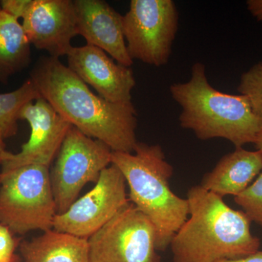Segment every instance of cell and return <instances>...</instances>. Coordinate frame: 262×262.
I'll list each match as a JSON object with an SVG mask.
<instances>
[{"mask_svg": "<svg viewBox=\"0 0 262 262\" xmlns=\"http://www.w3.org/2000/svg\"><path fill=\"white\" fill-rule=\"evenodd\" d=\"M0 165H1V160H0ZM2 173L1 172H0V186H1V183H2Z\"/></svg>", "mask_w": 262, "mask_h": 262, "instance_id": "obj_25", "label": "cell"}, {"mask_svg": "<svg viewBox=\"0 0 262 262\" xmlns=\"http://www.w3.org/2000/svg\"><path fill=\"white\" fill-rule=\"evenodd\" d=\"M88 239L91 262H160L155 226L130 202Z\"/></svg>", "mask_w": 262, "mask_h": 262, "instance_id": "obj_8", "label": "cell"}, {"mask_svg": "<svg viewBox=\"0 0 262 262\" xmlns=\"http://www.w3.org/2000/svg\"><path fill=\"white\" fill-rule=\"evenodd\" d=\"M172 98L182 107L181 126L192 130L201 140L225 139L235 148L254 144L262 120L244 95H231L215 89L207 78L206 67L194 63L189 80L170 85Z\"/></svg>", "mask_w": 262, "mask_h": 262, "instance_id": "obj_3", "label": "cell"}, {"mask_svg": "<svg viewBox=\"0 0 262 262\" xmlns=\"http://www.w3.org/2000/svg\"><path fill=\"white\" fill-rule=\"evenodd\" d=\"M67 56L69 69L100 96L110 102H130L136 85L130 67L115 62L107 53L91 45L72 47Z\"/></svg>", "mask_w": 262, "mask_h": 262, "instance_id": "obj_12", "label": "cell"}, {"mask_svg": "<svg viewBox=\"0 0 262 262\" xmlns=\"http://www.w3.org/2000/svg\"><path fill=\"white\" fill-rule=\"evenodd\" d=\"M254 144L255 146H256V149L262 151V129L261 131H260L259 134H258Z\"/></svg>", "mask_w": 262, "mask_h": 262, "instance_id": "obj_23", "label": "cell"}, {"mask_svg": "<svg viewBox=\"0 0 262 262\" xmlns=\"http://www.w3.org/2000/svg\"><path fill=\"white\" fill-rule=\"evenodd\" d=\"M112 152L101 141L71 127L50 172L57 214L69 209L86 184L97 183L101 172L112 164Z\"/></svg>", "mask_w": 262, "mask_h": 262, "instance_id": "obj_6", "label": "cell"}, {"mask_svg": "<svg viewBox=\"0 0 262 262\" xmlns=\"http://www.w3.org/2000/svg\"><path fill=\"white\" fill-rule=\"evenodd\" d=\"M127 184L120 169L111 164L94 187L63 213L56 214L53 229L89 239L130 203Z\"/></svg>", "mask_w": 262, "mask_h": 262, "instance_id": "obj_9", "label": "cell"}, {"mask_svg": "<svg viewBox=\"0 0 262 262\" xmlns=\"http://www.w3.org/2000/svg\"><path fill=\"white\" fill-rule=\"evenodd\" d=\"M179 26L172 0H132L123 15L127 51L133 61L160 67L166 64Z\"/></svg>", "mask_w": 262, "mask_h": 262, "instance_id": "obj_7", "label": "cell"}, {"mask_svg": "<svg viewBox=\"0 0 262 262\" xmlns=\"http://www.w3.org/2000/svg\"><path fill=\"white\" fill-rule=\"evenodd\" d=\"M187 199L189 217L170 244L173 262H217L258 251L260 239L244 211L201 185L190 188Z\"/></svg>", "mask_w": 262, "mask_h": 262, "instance_id": "obj_2", "label": "cell"}, {"mask_svg": "<svg viewBox=\"0 0 262 262\" xmlns=\"http://www.w3.org/2000/svg\"><path fill=\"white\" fill-rule=\"evenodd\" d=\"M1 173L0 224L18 234L53 229L57 210L49 168L24 165Z\"/></svg>", "mask_w": 262, "mask_h": 262, "instance_id": "obj_5", "label": "cell"}, {"mask_svg": "<svg viewBox=\"0 0 262 262\" xmlns=\"http://www.w3.org/2000/svg\"><path fill=\"white\" fill-rule=\"evenodd\" d=\"M20 120L28 122L30 137L18 153L8 151L0 159L1 171L29 165L50 168L72 125L42 97L26 105Z\"/></svg>", "mask_w": 262, "mask_h": 262, "instance_id": "obj_10", "label": "cell"}, {"mask_svg": "<svg viewBox=\"0 0 262 262\" xmlns=\"http://www.w3.org/2000/svg\"><path fill=\"white\" fill-rule=\"evenodd\" d=\"M234 200L251 222L262 227V172L247 189L234 196Z\"/></svg>", "mask_w": 262, "mask_h": 262, "instance_id": "obj_19", "label": "cell"}, {"mask_svg": "<svg viewBox=\"0 0 262 262\" xmlns=\"http://www.w3.org/2000/svg\"><path fill=\"white\" fill-rule=\"evenodd\" d=\"M246 6L253 17L258 21H262V0H248Z\"/></svg>", "mask_w": 262, "mask_h": 262, "instance_id": "obj_21", "label": "cell"}, {"mask_svg": "<svg viewBox=\"0 0 262 262\" xmlns=\"http://www.w3.org/2000/svg\"><path fill=\"white\" fill-rule=\"evenodd\" d=\"M262 172V151L236 148L221 158L200 185L217 195L236 196L247 189Z\"/></svg>", "mask_w": 262, "mask_h": 262, "instance_id": "obj_14", "label": "cell"}, {"mask_svg": "<svg viewBox=\"0 0 262 262\" xmlns=\"http://www.w3.org/2000/svg\"><path fill=\"white\" fill-rule=\"evenodd\" d=\"M7 152H8V151L5 149V141L0 139V159H1Z\"/></svg>", "mask_w": 262, "mask_h": 262, "instance_id": "obj_24", "label": "cell"}, {"mask_svg": "<svg viewBox=\"0 0 262 262\" xmlns=\"http://www.w3.org/2000/svg\"><path fill=\"white\" fill-rule=\"evenodd\" d=\"M20 19L31 45L54 58L67 56L78 35L72 0H30Z\"/></svg>", "mask_w": 262, "mask_h": 262, "instance_id": "obj_11", "label": "cell"}, {"mask_svg": "<svg viewBox=\"0 0 262 262\" xmlns=\"http://www.w3.org/2000/svg\"><path fill=\"white\" fill-rule=\"evenodd\" d=\"M44 98L72 126L113 151L134 152L137 113L132 101L110 102L90 90L59 58L42 57L30 73Z\"/></svg>", "mask_w": 262, "mask_h": 262, "instance_id": "obj_1", "label": "cell"}, {"mask_svg": "<svg viewBox=\"0 0 262 262\" xmlns=\"http://www.w3.org/2000/svg\"><path fill=\"white\" fill-rule=\"evenodd\" d=\"M20 251L26 262H91L89 239L53 229L23 241Z\"/></svg>", "mask_w": 262, "mask_h": 262, "instance_id": "obj_15", "label": "cell"}, {"mask_svg": "<svg viewBox=\"0 0 262 262\" xmlns=\"http://www.w3.org/2000/svg\"><path fill=\"white\" fill-rule=\"evenodd\" d=\"M73 5L78 35L117 63L130 67L134 61L124 35L123 15L102 0H74Z\"/></svg>", "mask_w": 262, "mask_h": 262, "instance_id": "obj_13", "label": "cell"}, {"mask_svg": "<svg viewBox=\"0 0 262 262\" xmlns=\"http://www.w3.org/2000/svg\"><path fill=\"white\" fill-rule=\"evenodd\" d=\"M39 98V91L30 78L18 89L0 94V139L5 141L16 135L21 110Z\"/></svg>", "mask_w": 262, "mask_h": 262, "instance_id": "obj_17", "label": "cell"}, {"mask_svg": "<svg viewBox=\"0 0 262 262\" xmlns=\"http://www.w3.org/2000/svg\"><path fill=\"white\" fill-rule=\"evenodd\" d=\"M237 90L248 98L253 112L262 120V61L241 75Z\"/></svg>", "mask_w": 262, "mask_h": 262, "instance_id": "obj_18", "label": "cell"}, {"mask_svg": "<svg viewBox=\"0 0 262 262\" xmlns=\"http://www.w3.org/2000/svg\"><path fill=\"white\" fill-rule=\"evenodd\" d=\"M31 59V43L22 24L0 7V82L7 83Z\"/></svg>", "mask_w": 262, "mask_h": 262, "instance_id": "obj_16", "label": "cell"}, {"mask_svg": "<svg viewBox=\"0 0 262 262\" xmlns=\"http://www.w3.org/2000/svg\"><path fill=\"white\" fill-rule=\"evenodd\" d=\"M217 262H262V251H258L245 257L224 259Z\"/></svg>", "mask_w": 262, "mask_h": 262, "instance_id": "obj_22", "label": "cell"}, {"mask_svg": "<svg viewBox=\"0 0 262 262\" xmlns=\"http://www.w3.org/2000/svg\"><path fill=\"white\" fill-rule=\"evenodd\" d=\"M111 163L125 177L129 201L154 225L157 249L165 251L189 217V208L187 199L170 189L173 168L161 146L138 142L134 152L113 151Z\"/></svg>", "mask_w": 262, "mask_h": 262, "instance_id": "obj_4", "label": "cell"}, {"mask_svg": "<svg viewBox=\"0 0 262 262\" xmlns=\"http://www.w3.org/2000/svg\"><path fill=\"white\" fill-rule=\"evenodd\" d=\"M19 239L7 226L0 224V262H16L15 251Z\"/></svg>", "mask_w": 262, "mask_h": 262, "instance_id": "obj_20", "label": "cell"}]
</instances>
